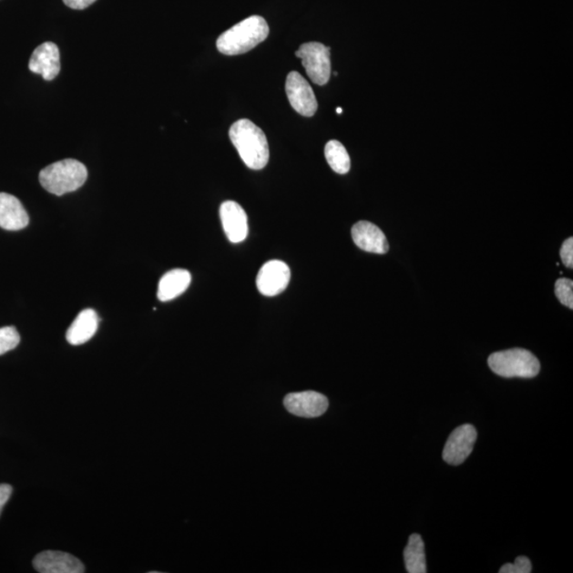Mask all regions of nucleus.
<instances>
[{
    "label": "nucleus",
    "mask_w": 573,
    "mask_h": 573,
    "mask_svg": "<svg viewBox=\"0 0 573 573\" xmlns=\"http://www.w3.org/2000/svg\"><path fill=\"white\" fill-rule=\"evenodd\" d=\"M230 138L250 169H265L270 151L266 135L261 128L249 119L238 120L230 128Z\"/></svg>",
    "instance_id": "obj_1"
},
{
    "label": "nucleus",
    "mask_w": 573,
    "mask_h": 573,
    "mask_svg": "<svg viewBox=\"0 0 573 573\" xmlns=\"http://www.w3.org/2000/svg\"><path fill=\"white\" fill-rule=\"evenodd\" d=\"M269 32L265 18L260 15L250 16L219 36L217 48L227 56L246 54L265 41Z\"/></svg>",
    "instance_id": "obj_2"
},
{
    "label": "nucleus",
    "mask_w": 573,
    "mask_h": 573,
    "mask_svg": "<svg viewBox=\"0 0 573 573\" xmlns=\"http://www.w3.org/2000/svg\"><path fill=\"white\" fill-rule=\"evenodd\" d=\"M87 169L79 160L67 159L51 164L40 172L44 189L56 196L78 190L87 182Z\"/></svg>",
    "instance_id": "obj_3"
},
{
    "label": "nucleus",
    "mask_w": 573,
    "mask_h": 573,
    "mask_svg": "<svg viewBox=\"0 0 573 573\" xmlns=\"http://www.w3.org/2000/svg\"><path fill=\"white\" fill-rule=\"evenodd\" d=\"M488 365L495 374L505 378H533L540 371L538 359L524 349L494 353L488 357Z\"/></svg>",
    "instance_id": "obj_4"
},
{
    "label": "nucleus",
    "mask_w": 573,
    "mask_h": 573,
    "mask_svg": "<svg viewBox=\"0 0 573 573\" xmlns=\"http://www.w3.org/2000/svg\"><path fill=\"white\" fill-rule=\"evenodd\" d=\"M295 56L302 60L309 78L315 85L325 86L330 81L331 49L325 45L317 42L302 44Z\"/></svg>",
    "instance_id": "obj_5"
},
{
    "label": "nucleus",
    "mask_w": 573,
    "mask_h": 573,
    "mask_svg": "<svg viewBox=\"0 0 573 573\" xmlns=\"http://www.w3.org/2000/svg\"><path fill=\"white\" fill-rule=\"evenodd\" d=\"M477 436V430L471 424L454 430L443 450L444 461L450 466H461L473 453Z\"/></svg>",
    "instance_id": "obj_6"
},
{
    "label": "nucleus",
    "mask_w": 573,
    "mask_h": 573,
    "mask_svg": "<svg viewBox=\"0 0 573 573\" xmlns=\"http://www.w3.org/2000/svg\"><path fill=\"white\" fill-rule=\"evenodd\" d=\"M286 93L290 105L305 118H312L317 112L318 101L311 85L298 72H292L286 80Z\"/></svg>",
    "instance_id": "obj_7"
},
{
    "label": "nucleus",
    "mask_w": 573,
    "mask_h": 573,
    "mask_svg": "<svg viewBox=\"0 0 573 573\" xmlns=\"http://www.w3.org/2000/svg\"><path fill=\"white\" fill-rule=\"evenodd\" d=\"M284 404L290 414L305 418H313L323 415L328 409V399L323 394L315 391H304L290 393Z\"/></svg>",
    "instance_id": "obj_8"
},
{
    "label": "nucleus",
    "mask_w": 573,
    "mask_h": 573,
    "mask_svg": "<svg viewBox=\"0 0 573 573\" xmlns=\"http://www.w3.org/2000/svg\"><path fill=\"white\" fill-rule=\"evenodd\" d=\"M290 278H292V272L287 263L281 261H270L260 270L256 285L261 294L275 296L285 292Z\"/></svg>",
    "instance_id": "obj_9"
},
{
    "label": "nucleus",
    "mask_w": 573,
    "mask_h": 573,
    "mask_svg": "<svg viewBox=\"0 0 573 573\" xmlns=\"http://www.w3.org/2000/svg\"><path fill=\"white\" fill-rule=\"evenodd\" d=\"M34 568L41 573H83L85 565L79 558L61 551H43L34 559Z\"/></svg>",
    "instance_id": "obj_10"
},
{
    "label": "nucleus",
    "mask_w": 573,
    "mask_h": 573,
    "mask_svg": "<svg viewBox=\"0 0 573 573\" xmlns=\"http://www.w3.org/2000/svg\"><path fill=\"white\" fill-rule=\"evenodd\" d=\"M29 69L46 81L54 80L61 70L60 50L56 45L47 42L36 47L29 61Z\"/></svg>",
    "instance_id": "obj_11"
},
{
    "label": "nucleus",
    "mask_w": 573,
    "mask_h": 573,
    "mask_svg": "<svg viewBox=\"0 0 573 573\" xmlns=\"http://www.w3.org/2000/svg\"><path fill=\"white\" fill-rule=\"evenodd\" d=\"M220 218L225 234L229 240L240 243L248 236V216L240 204L225 201L220 206Z\"/></svg>",
    "instance_id": "obj_12"
},
{
    "label": "nucleus",
    "mask_w": 573,
    "mask_h": 573,
    "mask_svg": "<svg viewBox=\"0 0 573 573\" xmlns=\"http://www.w3.org/2000/svg\"><path fill=\"white\" fill-rule=\"evenodd\" d=\"M353 242L365 252L385 254L389 251V242L384 231L369 221H360L352 229Z\"/></svg>",
    "instance_id": "obj_13"
},
{
    "label": "nucleus",
    "mask_w": 573,
    "mask_h": 573,
    "mask_svg": "<svg viewBox=\"0 0 573 573\" xmlns=\"http://www.w3.org/2000/svg\"><path fill=\"white\" fill-rule=\"evenodd\" d=\"M29 224V216L19 200L0 192V228L5 230H23Z\"/></svg>",
    "instance_id": "obj_14"
},
{
    "label": "nucleus",
    "mask_w": 573,
    "mask_h": 573,
    "mask_svg": "<svg viewBox=\"0 0 573 573\" xmlns=\"http://www.w3.org/2000/svg\"><path fill=\"white\" fill-rule=\"evenodd\" d=\"M99 326L98 314L93 309L82 311L75 319L67 333L69 344L81 345L91 340Z\"/></svg>",
    "instance_id": "obj_15"
},
{
    "label": "nucleus",
    "mask_w": 573,
    "mask_h": 573,
    "mask_svg": "<svg viewBox=\"0 0 573 573\" xmlns=\"http://www.w3.org/2000/svg\"><path fill=\"white\" fill-rule=\"evenodd\" d=\"M190 282L191 274L188 270H171V271L167 272L159 282V300L162 302L175 300L188 290Z\"/></svg>",
    "instance_id": "obj_16"
},
{
    "label": "nucleus",
    "mask_w": 573,
    "mask_h": 573,
    "mask_svg": "<svg viewBox=\"0 0 573 573\" xmlns=\"http://www.w3.org/2000/svg\"><path fill=\"white\" fill-rule=\"evenodd\" d=\"M405 569L409 573H426V555L420 534H412L404 551Z\"/></svg>",
    "instance_id": "obj_17"
},
{
    "label": "nucleus",
    "mask_w": 573,
    "mask_h": 573,
    "mask_svg": "<svg viewBox=\"0 0 573 573\" xmlns=\"http://www.w3.org/2000/svg\"><path fill=\"white\" fill-rule=\"evenodd\" d=\"M325 158L331 169L339 175H346L350 171L351 159L345 147L340 141H328L325 146Z\"/></svg>",
    "instance_id": "obj_18"
},
{
    "label": "nucleus",
    "mask_w": 573,
    "mask_h": 573,
    "mask_svg": "<svg viewBox=\"0 0 573 573\" xmlns=\"http://www.w3.org/2000/svg\"><path fill=\"white\" fill-rule=\"evenodd\" d=\"M21 337L15 327L6 326L0 328V355L15 350L19 344Z\"/></svg>",
    "instance_id": "obj_19"
},
{
    "label": "nucleus",
    "mask_w": 573,
    "mask_h": 573,
    "mask_svg": "<svg viewBox=\"0 0 573 573\" xmlns=\"http://www.w3.org/2000/svg\"><path fill=\"white\" fill-rule=\"evenodd\" d=\"M556 295L563 305L573 308V281L568 279H559L556 282Z\"/></svg>",
    "instance_id": "obj_20"
},
{
    "label": "nucleus",
    "mask_w": 573,
    "mask_h": 573,
    "mask_svg": "<svg viewBox=\"0 0 573 573\" xmlns=\"http://www.w3.org/2000/svg\"><path fill=\"white\" fill-rule=\"evenodd\" d=\"M531 571L532 564L526 557H518L513 564H506L499 570L500 573H530Z\"/></svg>",
    "instance_id": "obj_21"
},
{
    "label": "nucleus",
    "mask_w": 573,
    "mask_h": 573,
    "mask_svg": "<svg viewBox=\"0 0 573 573\" xmlns=\"http://www.w3.org/2000/svg\"><path fill=\"white\" fill-rule=\"evenodd\" d=\"M559 254H561L562 261L564 265L569 269L573 268V238H568L563 243L561 251H559Z\"/></svg>",
    "instance_id": "obj_22"
},
{
    "label": "nucleus",
    "mask_w": 573,
    "mask_h": 573,
    "mask_svg": "<svg viewBox=\"0 0 573 573\" xmlns=\"http://www.w3.org/2000/svg\"><path fill=\"white\" fill-rule=\"evenodd\" d=\"M63 2L74 10H85L93 5L96 0H63Z\"/></svg>",
    "instance_id": "obj_23"
},
{
    "label": "nucleus",
    "mask_w": 573,
    "mask_h": 573,
    "mask_svg": "<svg viewBox=\"0 0 573 573\" xmlns=\"http://www.w3.org/2000/svg\"><path fill=\"white\" fill-rule=\"evenodd\" d=\"M12 495V486L9 485H0V514L3 512V508L6 502L10 499Z\"/></svg>",
    "instance_id": "obj_24"
},
{
    "label": "nucleus",
    "mask_w": 573,
    "mask_h": 573,
    "mask_svg": "<svg viewBox=\"0 0 573 573\" xmlns=\"http://www.w3.org/2000/svg\"><path fill=\"white\" fill-rule=\"evenodd\" d=\"M337 113H338V114H341V113H343V108H341V107H338V108H337Z\"/></svg>",
    "instance_id": "obj_25"
}]
</instances>
